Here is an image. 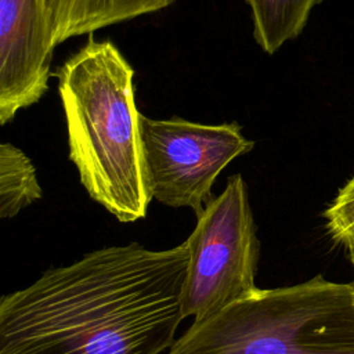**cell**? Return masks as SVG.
<instances>
[{
    "label": "cell",
    "instance_id": "6da1fadb",
    "mask_svg": "<svg viewBox=\"0 0 354 354\" xmlns=\"http://www.w3.org/2000/svg\"><path fill=\"white\" fill-rule=\"evenodd\" d=\"M187 243L106 246L0 301V354H160L184 319Z\"/></svg>",
    "mask_w": 354,
    "mask_h": 354
},
{
    "label": "cell",
    "instance_id": "7a4b0ae2",
    "mask_svg": "<svg viewBox=\"0 0 354 354\" xmlns=\"http://www.w3.org/2000/svg\"><path fill=\"white\" fill-rule=\"evenodd\" d=\"M69 158L97 203L122 223L147 216L134 69L109 41H88L57 71Z\"/></svg>",
    "mask_w": 354,
    "mask_h": 354
},
{
    "label": "cell",
    "instance_id": "3957f363",
    "mask_svg": "<svg viewBox=\"0 0 354 354\" xmlns=\"http://www.w3.org/2000/svg\"><path fill=\"white\" fill-rule=\"evenodd\" d=\"M167 354H354V282L257 288L194 321Z\"/></svg>",
    "mask_w": 354,
    "mask_h": 354
},
{
    "label": "cell",
    "instance_id": "277c9868",
    "mask_svg": "<svg viewBox=\"0 0 354 354\" xmlns=\"http://www.w3.org/2000/svg\"><path fill=\"white\" fill-rule=\"evenodd\" d=\"M241 174L227 178L224 191L196 216L185 241L188 264L183 286V315L202 321L252 295L260 242Z\"/></svg>",
    "mask_w": 354,
    "mask_h": 354
},
{
    "label": "cell",
    "instance_id": "5b68a950",
    "mask_svg": "<svg viewBox=\"0 0 354 354\" xmlns=\"http://www.w3.org/2000/svg\"><path fill=\"white\" fill-rule=\"evenodd\" d=\"M138 127L151 198L170 207H189L196 216L212 199L221 170L254 147L236 122L202 124L140 113Z\"/></svg>",
    "mask_w": 354,
    "mask_h": 354
},
{
    "label": "cell",
    "instance_id": "8992f818",
    "mask_svg": "<svg viewBox=\"0 0 354 354\" xmlns=\"http://www.w3.org/2000/svg\"><path fill=\"white\" fill-rule=\"evenodd\" d=\"M53 50L44 0H0V122L48 90Z\"/></svg>",
    "mask_w": 354,
    "mask_h": 354
},
{
    "label": "cell",
    "instance_id": "52a82bcc",
    "mask_svg": "<svg viewBox=\"0 0 354 354\" xmlns=\"http://www.w3.org/2000/svg\"><path fill=\"white\" fill-rule=\"evenodd\" d=\"M176 0H44L48 44L155 12Z\"/></svg>",
    "mask_w": 354,
    "mask_h": 354
},
{
    "label": "cell",
    "instance_id": "ba28073f",
    "mask_svg": "<svg viewBox=\"0 0 354 354\" xmlns=\"http://www.w3.org/2000/svg\"><path fill=\"white\" fill-rule=\"evenodd\" d=\"M252 10L253 37L267 54L297 37L321 0H245Z\"/></svg>",
    "mask_w": 354,
    "mask_h": 354
},
{
    "label": "cell",
    "instance_id": "9c48e42d",
    "mask_svg": "<svg viewBox=\"0 0 354 354\" xmlns=\"http://www.w3.org/2000/svg\"><path fill=\"white\" fill-rule=\"evenodd\" d=\"M43 191L32 160L15 145H0V217L11 218L40 199Z\"/></svg>",
    "mask_w": 354,
    "mask_h": 354
},
{
    "label": "cell",
    "instance_id": "30bf717a",
    "mask_svg": "<svg viewBox=\"0 0 354 354\" xmlns=\"http://www.w3.org/2000/svg\"><path fill=\"white\" fill-rule=\"evenodd\" d=\"M326 230L332 239L354 252V176L339 191L324 212Z\"/></svg>",
    "mask_w": 354,
    "mask_h": 354
},
{
    "label": "cell",
    "instance_id": "8fae6325",
    "mask_svg": "<svg viewBox=\"0 0 354 354\" xmlns=\"http://www.w3.org/2000/svg\"><path fill=\"white\" fill-rule=\"evenodd\" d=\"M348 254H350V260H351V263H353V267H354V252H350Z\"/></svg>",
    "mask_w": 354,
    "mask_h": 354
}]
</instances>
